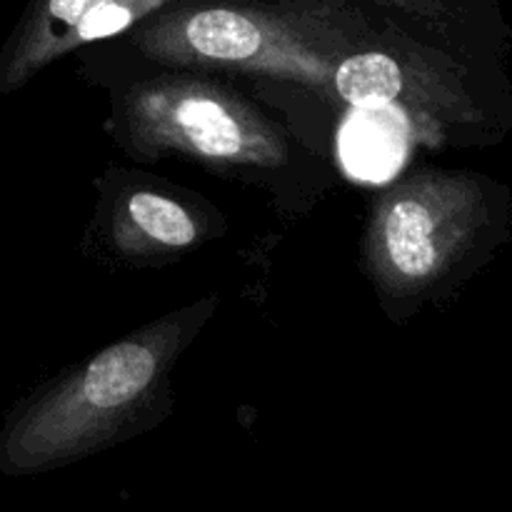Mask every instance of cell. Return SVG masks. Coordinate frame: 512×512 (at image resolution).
Masks as SVG:
<instances>
[{
  "instance_id": "obj_1",
  "label": "cell",
  "mask_w": 512,
  "mask_h": 512,
  "mask_svg": "<svg viewBox=\"0 0 512 512\" xmlns=\"http://www.w3.org/2000/svg\"><path fill=\"white\" fill-rule=\"evenodd\" d=\"M490 223L480 178L443 170L415 175L375 210L368 238L373 273L393 293L428 288L473 253Z\"/></svg>"
},
{
  "instance_id": "obj_2",
  "label": "cell",
  "mask_w": 512,
  "mask_h": 512,
  "mask_svg": "<svg viewBox=\"0 0 512 512\" xmlns=\"http://www.w3.org/2000/svg\"><path fill=\"white\" fill-rule=\"evenodd\" d=\"M165 353L168 340L158 333L105 348L10 430L3 465L40 468L93 448L153 390Z\"/></svg>"
},
{
  "instance_id": "obj_3",
  "label": "cell",
  "mask_w": 512,
  "mask_h": 512,
  "mask_svg": "<svg viewBox=\"0 0 512 512\" xmlns=\"http://www.w3.org/2000/svg\"><path fill=\"white\" fill-rule=\"evenodd\" d=\"M138 45L165 63L220 65L308 85L328 83L335 70L318 33L253 8L213 5L165 15L140 30Z\"/></svg>"
},
{
  "instance_id": "obj_4",
  "label": "cell",
  "mask_w": 512,
  "mask_h": 512,
  "mask_svg": "<svg viewBox=\"0 0 512 512\" xmlns=\"http://www.w3.org/2000/svg\"><path fill=\"white\" fill-rule=\"evenodd\" d=\"M130 140L140 153H183L213 163H285L278 130L238 93L203 80H160L128 100Z\"/></svg>"
},
{
  "instance_id": "obj_5",
  "label": "cell",
  "mask_w": 512,
  "mask_h": 512,
  "mask_svg": "<svg viewBox=\"0 0 512 512\" xmlns=\"http://www.w3.org/2000/svg\"><path fill=\"white\" fill-rule=\"evenodd\" d=\"M333 85L350 108L395 105L438 128L480 118L460 73L423 58L403 60L383 50L348 55L335 65Z\"/></svg>"
},
{
  "instance_id": "obj_6",
  "label": "cell",
  "mask_w": 512,
  "mask_h": 512,
  "mask_svg": "<svg viewBox=\"0 0 512 512\" xmlns=\"http://www.w3.org/2000/svg\"><path fill=\"white\" fill-rule=\"evenodd\" d=\"M443 128L430 125L395 105L353 108L338 133V155L345 173L363 183H388L400 173L415 143L435 145Z\"/></svg>"
},
{
  "instance_id": "obj_7",
  "label": "cell",
  "mask_w": 512,
  "mask_h": 512,
  "mask_svg": "<svg viewBox=\"0 0 512 512\" xmlns=\"http://www.w3.org/2000/svg\"><path fill=\"white\" fill-rule=\"evenodd\" d=\"M98 3L103 0H35L0 73V90L15 88L43 65L53 63L60 40Z\"/></svg>"
},
{
  "instance_id": "obj_8",
  "label": "cell",
  "mask_w": 512,
  "mask_h": 512,
  "mask_svg": "<svg viewBox=\"0 0 512 512\" xmlns=\"http://www.w3.org/2000/svg\"><path fill=\"white\" fill-rule=\"evenodd\" d=\"M123 215L125 228L148 245L178 250L188 248L198 240V225H195L193 215L165 195L140 190V193L130 195Z\"/></svg>"
},
{
  "instance_id": "obj_9",
  "label": "cell",
  "mask_w": 512,
  "mask_h": 512,
  "mask_svg": "<svg viewBox=\"0 0 512 512\" xmlns=\"http://www.w3.org/2000/svg\"><path fill=\"white\" fill-rule=\"evenodd\" d=\"M170 3H175V0H103L93 10H88L70 28V33L60 40L58 50H55V58H63L65 53H70V50L80 48L85 43H95V40H105L110 35L123 33L130 25L148 18L155 10L165 8Z\"/></svg>"
},
{
  "instance_id": "obj_10",
  "label": "cell",
  "mask_w": 512,
  "mask_h": 512,
  "mask_svg": "<svg viewBox=\"0 0 512 512\" xmlns=\"http://www.w3.org/2000/svg\"><path fill=\"white\" fill-rule=\"evenodd\" d=\"M395 3L403 5L410 13L423 15V18H438V15H443L445 8L443 0H395Z\"/></svg>"
}]
</instances>
